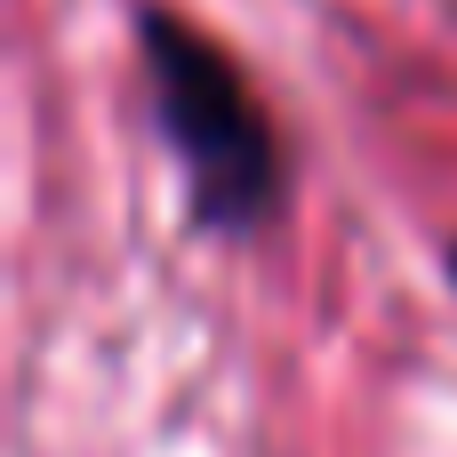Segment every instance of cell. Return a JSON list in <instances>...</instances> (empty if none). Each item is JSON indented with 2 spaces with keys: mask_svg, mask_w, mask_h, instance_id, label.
Instances as JSON below:
<instances>
[{
  "mask_svg": "<svg viewBox=\"0 0 457 457\" xmlns=\"http://www.w3.org/2000/svg\"><path fill=\"white\" fill-rule=\"evenodd\" d=\"M137 56H145V96L161 120V145L185 177V217L209 241H249L281 217L289 201V153L249 88L241 56L177 16V8H137Z\"/></svg>",
  "mask_w": 457,
  "mask_h": 457,
  "instance_id": "obj_1",
  "label": "cell"
},
{
  "mask_svg": "<svg viewBox=\"0 0 457 457\" xmlns=\"http://www.w3.org/2000/svg\"><path fill=\"white\" fill-rule=\"evenodd\" d=\"M450 281H457V241H450Z\"/></svg>",
  "mask_w": 457,
  "mask_h": 457,
  "instance_id": "obj_2",
  "label": "cell"
}]
</instances>
